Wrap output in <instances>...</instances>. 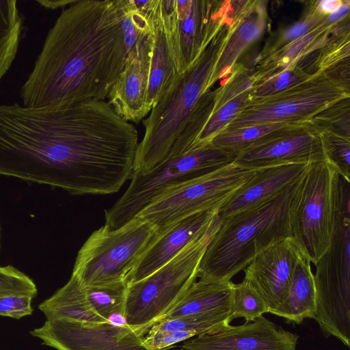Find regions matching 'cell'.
<instances>
[{
  "instance_id": "6da1fadb",
  "label": "cell",
  "mask_w": 350,
  "mask_h": 350,
  "mask_svg": "<svg viewBox=\"0 0 350 350\" xmlns=\"http://www.w3.org/2000/svg\"><path fill=\"white\" fill-rule=\"evenodd\" d=\"M109 124L92 101L64 109L0 104V174L90 194L112 156Z\"/></svg>"
},
{
  "instance_id": "7a4b0ae2",
  "label": "cell",
  "mask_w": 350,
  "mask_h": 350,
  "mask_svg": "<svg viewBox=\"0 0 350 350\" xmlns=\"http://www.w3.org/2000/svg\"><path fill=\"white\" fill-rule=\"evenodd\" d=\"M120 0H75L48 32L21 87L24 106L64 109L105 100L127 55Z\"/></svg>"
},
{
  "instance_id": "3957f363",
  "label": "cell",
  "mask_w": 350,
  "mask_h": 350,
  "mask_svg": "<svg viewBox=\"0 0 350 350\" xmlns=\"http://www.w3.org/2000/svg\"><path fill=\"white\" fill-rule=\"evenodd\" d=\"M300 178L278 194L221 220L202 259L200 280L230 282L262 251L291 238L289 206Z\"/></svg>"
},
{
  "instance_id": "277c9868",
  "label": "cell",
  "mask_w": 350,
  "mask_h": 350,
  "mask_svg": "<svg viewBox=\"0 0 350 350\" xmlns=\"http://www.w3.org/2000/svg\"><path fill=\"white\" fill-rule=\"evenodd\" d=\"M235 23L232 18L224 21L195 64L142 120L145 133L137 147L133 172L146 173L167 159L196 103L209 92L211 73Z\"/></svg>"
},
{
  "instance_id": "5b68a950",
  "label": "cell",
  "mask_w": 350,
  "mask_h": 350,
  "mask_svg": "<svg viewBox=\"0 0 350 350\" xmlns=\"http://www.w3.org/2000/svg\"><path fill=\"white\" fill-rule=\"evenodd\" d=\"M341 176L327 161L311 163L289 206L291 239L314 265L327 251L340 210Z\"/></svg>"
},
{
  "instance_id": "8992f818",
  "label": "cell",
  "mask_w": 350,
  "mask_h": 350,
  "mask_svg": "<svg viewBox=\"0 0 350 350\" xmlns=\"http://www.w3.org/2000/svg\"><path fill=\"white\" fill-rule=\"evenodd\" d=\"M220 223L219 219L165 265L128 284L124 305L127 325L144 336L178 303L198 278L202 259Z\"/></svg>"
},
{
  "instance_id": "52a82bcc",
  "label": "cell",
  "mask_w": 350,
  "mask_h": 350,
  "mask_svg": "<svg viewBox=\"0 0 350 350\" xmlns=\"http://www.w3.org/2000/svg\"><path fill=\"white\" fill-rule=\"evenodd\" d=\"M235 157L234 154L208 143L169 158L146 173L133 172L124 193L105 211V225L111 228L123 226L166 193L232 163Z\"/></svg>"
},
{
  "instance_id": "ba28073f",
  "label": "cell",
  "mask_w": 350,
  "mask_h": 350,
  "mask_svg": "<svg viewBox=\"0 0 350 350\" xmlns=\"http://www.w3.org/2000/svg\"><path fill=\"white\" fill-rule=\"evenodd\" d=\"M157 235L155 228L139 217L117 228L104 225L78 252L72 275L83 287L126 281Z\"/></svg>"
},
{
  "instance_id": "9c48e42d",
  "label": "cell",
  "mask_w": 350,
  "mask_h": 350,
  "mask_svg": "<svg viewBox=\"0 0 350 350\" xmlns=\"http://www.w3.org/2000/svg\"><path fill=\"white\" fill-rule=\"evenodd\" d=\"M314 319L325 337L349 347L350 208L340 210L331 245L314 265Z\"/></svg>"
},
{
  "instance_id": "30bf717a",
  "label": "cell",
  "mask_w": 350,
  "mask_h": 350,
  "mask_svg": "<svg viewBox=\"0 0 350 350\" xmlns=\"http://www.w3.org/2000/svg\"><path fill=\"white\" fill-rule=\"evenodd\" d=\"M349 88L325 71L316 72L280 92L247 100L221 131L271 122H308L325 109L349 98Z\"/></svg>"
},
{
  "instance_id": "8fae6325",
  "label": "cell",
  "mask_w": 350,
  "mask_h": 350,
  "mask_svg": "<svg viewBox=\"0 0 350 350\" xmlns=\"http://www.w3.org/2000/svg\"><path fill=\"white\" fill-rule=\"evenodd\" d=\"M256 171L232 163L170 191L149 204L137 217L151 224L159 234L191 215L208 211H219Z\"/></svg>"
},
{
  "instance_id": "7c38bea8",
  "label": "cell",
  "mask_w": 350,
  "mask_h": 350,
  "mask_svg": "<svg viewBox=\"0 0 350 350\" xmlns=\"http://www.w3.org/2000/svg\"><path fill=\"white\" fill-rule=\"evenodd\" d=\"M325 161L323 133L308 122L289 125L257 139L239 152L233 163L259 170Z\"/></svg>"
},
{
  "instance_id": "4fadbf2b",
  "label": "cell",
  "mask_w": 350,
  "mask_h": 350,
  "mask_svg": "<svg viewBox=\"0 0 350 350\" xmlns=\"http://www.w3.org/2000/svg\"><path fill=\"white\" fill-rule=\"evenodd\" d=\"M30 334L57 350H150L135 329L109 321L48 319Z\"/></svg>"
},
{
  "instance_id": "5bb4252c",
  "label": "cell",
  "mask_w": 350,
  "mask_h": 350,
  "mask_svg": "<svg viewBox=\"0 0 350 350\" xmlns=\"http://www.w3.org/2000/svg\"><path fill=\"white\" fill-rule=\"evenodd\" d=\"M204 0H175L174 42L180 74L189 70L209 44L231 5Z\"/></svg>"
},
{
  "instance_id": "9a60e30c",
  "label": "cell",
  "mask_w": 350,
  "mask_h": 350,
  "mask_svg": "<svg viewBox=\"0 0 350 350\" xmlns=\"http://www.w3.org/2000/svg\"><path fill=\"white\" fill-rule=\"evenodd\" d=\"M299 336L265 317L233 326L226 324L191 338L182 350H296Z\"/></svg>"
},
{
  "instance_id": "2e32d148",
  "label": "cell",
  "mask_w": 350,
  "mask_h": 350,
  "mask_svg": "<svg viewBox=\"0 0 350 350\" xmlns=\"http://www.w3.org/2000/svg\"><path fill=\"white\" fill-rule=\"evenodd\" d=\"M152 41V35H148L128 53L107 96L116 113L129 122L138 124L150 112L147 97Z\"/></svg>"
},
{
  "instance_id": "e0dca14e",
  "label": "cell",
  "mask_w": 350,
  "mask_h": 350,
  "mask_svg": "<svg viewBox=\"0 0 350 350\" xmlns=\"http://www.w3.org/2000/svg\"><path fill=\"white\" fill-rule=\"evenodd\" d=\"M301 254L288 238L262 251L243 270V281L262 298L269 313L281 301Z\"/></svg>"
},
{
  "instance_id": "ac0fdd59",
  "label": "cell",
  "mask_w": 350,
  "mask_h": 350,
  "mask_svg": "<svg viewBox=\"0 0 350 350\" xmlns=\"http://www.w3.org/2000/svg\"><path fill=\"white\" fill-rule=\"evenodd\" d=\"M219 219L217 211L200 212L180 219L157 234L127 277L128 284L165 265L189 243L208 232Z\"/></svg>"
},
{
  "instance_id": "d6986e66",
  "label": "cell",
  "mask_w": 350,
  "mask_h": 350,
  "mask_svg": "<svg viewBox=\"0 0 350 350\" xmlns=\"http://www.w3.org/2000/svg\"><path fill=\"white\" fill-rule=\"evenodd\" d=\"M175 0H160L152 34L147 107L150 111L180 77L174 42Z\"/></svg>"
},
{
  "instance_id": "ffe728a7",
  "label": "cell",
  "mask_w": 350,
  "mask_h": 350,
  "mask_svg": "<svg viewBox=\"0 0 350 350\" xmlns=\"http://www.w3.org/2000/svg\"><path fill=\"white\" fill-rule=\"evenodd\" d=\"M309 165L284 164L257 170L219 210V219L222 220L278 194L301 176Z\"/></svg>"
},
{
  "instance_id": "44dd1931",
  "label": "cell",
  "mask_w": 350,
  "mask_h": 350,
  "mask_svg": "<svg viewBox=\"0 0 350 350\" xmlns=\"http://www.w3.org/2000/svg\"><path fill=\"white\" fill-rule=\"evenodd\" d=\"M252 5L236 23L219 55L209 81V87L230 75L237 59L253 42L257 40L266 26L265 8L260 5Z\"/></svg>"
},
{
  "instance_id": "7402d4cb",
  "label": "cell",
  "mask_w": 350,
  "mask_h": 350,
  "mask_svg": "<svg viewBox=\"0 0 350 350\" xmlns=\"http://www.w3.org/2000/svg\"><path fill=\"white\" fill-rule=\"evenodd\" d=\"M310 265L301 254L281 301L271 314L297 324L314 318L316 293Z\"/></svg>"
},
{
  "instance_id": "603a6c76",
  "label": "cell",
  "mask_w": 350,
  "mask_h": 350,
  "mask_svg": "<svg viewBox=\"0 0 350 350\" xmlns=\"http://www.w3.org/2000/svg\"><path fill=\"white\" fill-rule=\"evenodd\" d=\"M232 284L231 281H196L178 303L157 322L199 313H229Z\"/></svg>"
},
{
  "instance_id": "cb8c5ba5",
  "label": "cell",
  "mask_w": 350,
  "mask_h": 350,
  "mask_svg": "<svg viewBox=\"0 0 350 350\" xmlns=\"http://www.w3.org/2000/svg\"><path fill=\"white\" fill-rule=\"evenodd\" d=\"M46 319H60L79 322L107 321L91 307L85 288L71 275L68 282L38 305Z\"/></svg>"
},
{
  "instance_id": "d4e9b609",
  "label": "cell",
  "mask_w": 350,
  "mask_h": 350,
  "mask_svg": "<svg viewBox=\"0 0 350 350\" xmlns=\"http://www.w3.org/2000/svg\"><path fill=\"white\" fill-rule=\"evenodd\" d=\"M121 29L127 54L144 37L152 35L160 0H120Z\"/></svg>"
},
{
  "instance_id": "484cf974",
  "label": "cell",
  "mask_w": 350,
  "mask_h": 350,
  "mask_svg": "<svg viewBox=\"0 0 350 350\" xmlns=\"http://www.w3.org/2000/svg\"><path fill=\"white\" fill-rule=\"evenodd\" d=\"M23 29L17 1L0 0V81L16 57Z\"/></svg>"
},
{
  "instance_id": "4316f807",
  "label": "cell",
  "mask_w": 350,
  "mask_h": 350,
  "mask_svg": "<svg viewBox=\"0 0 350 350\" xmlns=\"http://www.w3.org/2000/svg\"><path fill=\"white\" fill-rule=\"evenodd\" d=\"M84 288L91 307L100 317L108 321L112 315L121 314L124 316L128 289L126 280Z\"/></svg>"
},
{
  "instance_id": "83f0119b",
  "label": "cell",
  "mask_w": 350,
  "mask_h": 350,
  "mask_svg": "<svg viewBox=\"0 0 350 350\" xmlns=\"http://www.w3.org/2000/svg\"><path fill=\"white\" fill-rule=\"evenodd\" d=\"M299 123L271 122L221 131L213 137L210 143L237 155L257 139L289 125Z\"/></svg>"
},
{
  "instance_id": "f1b7e54d",
  "label": "cell",
  "mask_w": 350,
  "mask_h": 350,
  "mask_svg": "<svg viewBox=\"0 0 350 350\" xmlns=\"http://www.w3.org/2000/svg\"><path fill=\"white\" fill-rule=\"evenodd\" d=\"M230 322L229 313L205 312L158 321L148 329L165 331H194L199 335L230 324Z\"/></svg>"
},
{
  "instance_id": "f546056e",
  "label": "cell",
  "mask_w": 350,
  "mask_h": 350,
  "mask_svg": "<svg viewBox=\"0 0 350 350\" xmlns=\"http://www.w3.org/2000/svg\"><path fill=\"white\" fill-rule=\"evenodd\" d=\"M267 312V305L252 286L243 280L238 284L233 283L229 312L230 321L243 317L249 323Z\"/></svg>"
},
{
  "instance_id": "4dcf8cb0",
  "label": "cell",
  "mask_w": 350,
  "mask_h": 350,
  "mask_svg": "<svg viewBox=\"0 0 350 350\" xmlns=\"http://www.w3.org/2000/svg\"><path fill=\"white\" fill-rule=\"evenodd\" d=\"M248 91L234 98L211 113L196 137L190 151L210 143L213 137L237 116L247 103Z\"/></svg>"
},
{
  "instance_id": "1f68e13d",
  "label": "cell",
  "mask_w": 350,
  "mask_h": 350,
  "mask_svg": "<svg viewBox=\"0 0 350 350\" xmlns=\"http://www.w3.org/2000/svg\"><path fill=\"white\" fill-rule=\"evenodd\" d=\"M312 75L295 64L284 70L254 83L248 91L247 100L277 94L308 79Z\"/></svg>"
},
{
  "instance_id": "d6a6232c",
  "label": "cell",
  "mask_w": 350,
  "mask_h": 350,
  "mask_svg": "<svg viewBox=\"0 0 350 350\" xmlns=\"http://www.w3.org/2000/svg\"><path fill=\"white\" fill-rule=\"evenodd\" d=\"M326 161L340 176L350 181L349 137L332 132H322Z\"/></svg>"
},
{
  "instance_id": "836d02e7",
  "label": "cell",
  "mask_w": 350,
  "mask_h": 350,
  "mask_svg": "<svg viewBox=\"0 0 350 350\" xmlns=\"http://www.w3.org/2000/svg\"><path fill=\"white\" fill-rule=\"evenodd\" d=\"M38 288L33 280L12 265L0 266V297L28 295L34 298Z\"/></svg>"
},
{
  "instance_id": "e575fe53",
  "label": "cell",
  "mask_w": 350,
  "mask_h": 350,
  "mask_svg": "<svg viewBox=\"0 0 350 350\" xmlns=\"http://www.w3.org/2000/svg\"><path fill=\"white\" fill-rule=\"evenodd\" d=\"M254 83V75L250 74L245 68L239 66L236 70L232 71L224 86L215 90V102L212 113L234 98L247 92Z\"/></svg>"
},
{
  "instance_id": "d590c367",
  "label": "cell",
  "mask_w": 350,
  "mask_h": 350,
  "mask_svg": "<svg viewBox=\"0 0 350 350\" xmlns=\"http://www.w3.org/2000/svg\"><path fill=\"white\" fill-rule=\"evenodd\" d=\"M311 11L301 21L297 22L284 31L278 40V42L275 44L276 49H280L301 38L323 23L327 16L319 12L316 6L312 7Z\"/></svg>"
},
{
  "instance_id": "8d00e7d4",
  "label": "cell",
  "mask_w": 350,
  "mask_h": 350,
  "mask_svg": "<svg viewBox=\"0 0 350 350\" xmlns=\"http://www.w3.org/2000/svg\"><path fill=\"white\" fill-rule=\"evenodd\" d=\"M197 335L194 331H165L150 328L144 335V341L150 350H163Z\"/></svg>"
},
{
  "instance_id": "74e56055",
  "label": "cell",
  "mask_w": 350,
  "mask_h": 350,
  "mask_svg": "<svg viewBox=\"0 0 350 350\" xmlns=\"http://www.w3.org/2000/svg\"><path fill=\"white\" fill-rule=\"evenodd\" d=\"M33 297L28 295H8L0 297V316L16 319L33 313Z\"/></svg>"
},
{
  "instance_id": "f35d334b",
  "label": "cell",
  "mask_w": 350,
  "mask_h": 350,
  "mask_svg": "<svg viewBox=\"0 0 350 350\" xmlns=\"http://www.w3.org/2000/svg\"><path fill=\"white\" fill-rule=\"evenodd\" d=\"M349 1H343L342 5L339 6L333 12L329 14L323 23V25L329 27L335 25V23L341 21L349 14Z\"/></svg>"
},
{
  "instance_id": "ab89813d",
  "label": "cell",
  "mask_w": 350,
  "mask_h": 350,
  "mask_svg": "<svg viewBox=\"0 0 350 350\" xmlns=\"http://www.w3.org/2000/svg\"><path fill=\"white\" fill-rule=\"evenodd\" d=\"M340 0H323L317 2L316 8L319 12L325 16H328L342 3Z\"/></svg>"
},
{
  "instance_id": "60d3db41",
  "label": "cell",
  "mask_w": 350,
  "mask_h": 350,
  "mask_svg": "<svg viewBox=\"0 0 350 350\" xmlns=\"http://www.w3.org/2000/svg\"><path fill=\"white\" fill-rule=\"evenodd\" d=\"M75 1V0H37L36 1L46 9L56 10L59 8L68 6Z\"/></svg>"
},
{
  "instance_id": "b9f144b4",
  "label": "cell",
  "mask_w": 350,
  "mask_h": 350,
  "mask_svg": "<svg viewBox=\"0 0 350 350\" xmlns=\"http://www.w3.org/2000/svg\"><path fill=\"white\" fill-rule=\"evenodd\" d=\"M0 238H1V228H0ZM0 247H1V243H0Z\"/></svg>"
}]
</instances>
